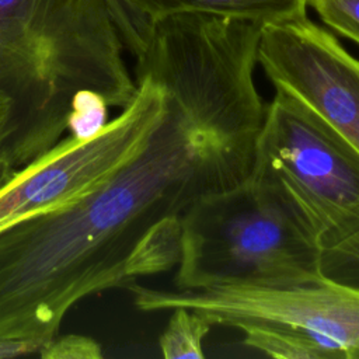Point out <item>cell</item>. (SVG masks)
I'll list each match as a JSON object with an SVG mask.
<instances>
[{
    "label": "cell",
    "instance_id": "cell-1",
    "mask_svg": "<svg viewBox=\"0 0 359 359\" xmlns=\"http://www.w3.org/2000/svg\"><path fill=\"white\" fill-rule=\"evenodd\" d=\"M105 0H0V88L14 104L11 164L21 170L67 132L73 98L123 109L136 80Z\"/></svg>",
    "mask_w": 359,
    "mask_h": 359
},
{
    "label": "cell",
    "instance_id": "cell-15",
    "mask_svg": "<svg viewBox=\"0 0 359 359\" xmlns=\"http://www.w3.org/2000/svg\"><path fill=\"white\" fill-rule=\"evenodd\" d=\"M38 352L36 346L22 341H0V358H13Z\"/></svg>",
    "mask_w": 359,
    "mask_h": 359
},
{
    "label": "cell",
    "instance_id": "cell-12",
    "mask_svg": "<svg viewBox=\"0 0 359 359\" xmlns=\"http://www.w3.org/2000/svg\"><path fill=\"white\" fill-rule=\"evenodd\" d=\"M307 7L332 32L359 45V0H307Z\"/></svg>",
    "mask_w": 359,
    "mask_h": 359
},
{
    "label": "cell",
    "instance_id": "cell-5",
    "mask_svg": "<svg viewBox=\"0 0 359 359\" xmlns=\"http://www.w3.org/2000/svg\"><path fill=\"white\" fill-rule=\"evenodd\" d=\"M135 80V98L97 135L60 139L0 188V230L93 191L140 149L163 114L164 97L150 74L136 72Z\"/></svg>",
    "mask_w": 359,
    "mask_h": 359
},
{
    "label": "cell",
    "instance_id": "cell-14",
    "mask_svg": "<svg viewBox=\"0 0 359 359\" xmlns=\"http://www.w3.org/2000/svg\"><path fill=\"white\" fill-rule=\"evenodd\" d=\"M14 135H15L14 104L11 98L4 91L0 90V157L4 158L8 164L13 154Z\"/></svg>",
    "mask_w": 359,
    "mask_h": 359
},
{
    "label": "cell",
    "instance_id": "cell-7",
    "mask_svg": "<svg viewBox=\"0 0 359 359\" xmlns=\"http://www.w3.org/2000/svg\"><path fill=\"white\" fill-rule=\"evenodd\" d=\"M151 22L172 14L206 13L275 22L307 15V0H128Z\"/></svg>",
    "mask_w": 359,
    "mask_h": 359
},
{
    "label": "cell",
    "instance_id": "cell-6",
    "mask_svg": "<svg viewBox=\"0 0 359 359\" xmlns=\"http://www.w3.org/2000/svg\"><path fill=\"white\" fill-rule=\"evenodd\" d=\"M257 62L276 90L297 98L359 150V59L307 15L261 27Z\"/></svg>",
    "mask_w": 359,
    "mask_h": 359
},
{
    "label": "cell",
    "instance_id": "cell-8",
    "mask_svg": "<svg viewBox=\"0 0 359 359\" xmlns=\"http://www.w3.org/2000/svg\"><path fill=\"white\" fill-rule=\"evenodd\" d=\"M170 311L172 314L158 339L161 355L165 359L205 358L202 341L212 324L202 314L188 307L177 306Z\"/></svg>",
    "mask_w": 359,
    "mask_h": 359
},
{
    "label": "cell",
    "instance_id": "cell-10",
    "mask_svg": "<svg viewBox=\"0 0 359 359\" xmlns=\"http://www.w3.org/2000/svg\"><path fill=\"white\" fill-rule=\"evenodd\" d=\"M116 24L123 46L135 59H139L149 42L151 21L137 11L128 0H105Z\"/></svg>",
    "mask_w": 359,
    "mask_h": 359
},
{
    "label": "cell",
    "instance_id": "cell-4",
    "mask_svg": "<svg viewBox=\"0 0 359 359\" xmlns=\"http://www.w3.org/2000/svg\"><path fill=\"white\" fill-rule=\"evenodd\" d=\"M252 171L286 192L323 250L359 231V150L282 90L266 104Z\"/></svg>",
    "mask_w": 359,
    "mask_h": 359
},
{
    "label": "cell",
    "instance_id": "cell-3",
    "mask_svg": "<svg viewBox=\"0 0 359 359\" xmlns=\"http://www.w3.org/2000/svg\"><path fill=\"white\" fill-rule=\"evenodd\" d=\"M126 286L140 310L188 307L212 325L238 330L245 346L275 359H349L359 339V292L323 276L285 286L167 290L133 280Z\"/></svg>",
    "mask_w": 359,
    "mask_h": 359
},
{
    "label": "cell",
    "instance_id": "cell-16",
    "mask_svg": "<svg viewBox=\"0 0 359 359\" xmlns=\"http://www.w3.org/2000/svg\"><path fill=\"white\" fill-rule=\"evenodd\" d=\"M18 170H14L4 158L0 157V188L7 184Z\"/></svg>",
    "mask_w": 359,
    "mask_h": 359
},
{
    "label": "cell",
    "instance_id": "cell-13",
    "mask_svg": "<svg viewBox=\"0 0 359 359\" xmlns=\"http://www.w3.org/2000/svg\"><path fill=\"white\" fill-rule=\"evenodd\" d=\"M39 356L46 359H98L102 356L100 344L84 335H55L45 342L39 351Z\"/></svg>",
    "mask_w": 359,
    "mask_h": 359
},
{
    "label": "cell",
    "instance_id": "cell-9",
    "mask_svg": "<svg viewBox=\"0 0 359 359\" xmlns=\"http://www.w3.org/2000/svg\"><path fill=\"white\" fill-rule=\"evenodd\" d=\"M320 273L334 283L359 292V231L339 244L323 250Z\"/></svg>",
    "mask_w": 359,
    "mask_h": 359
},
{
    "label": "cell",
    "instance_id": "cell-17",
    "mask_svg": "<svg viewBox=\"0 0 359 359\" xmlns=\"http://www.w3.org/2000/svg\"><path fill=\"white\" fill-rule=\"evenodd\" d=\"M349 359H359V339L356 341V344L352 346L351 352H349Z\"/></svg>",
    "mask_w": 359,
    "mask_h": 359
},
{
    "label": "cell",
    "instance_id": "cell-11",
    "mask_svg": "<svg viewBox=\"0 0 359 359\" xmlns=\"http://www.w3.org/2000/svg\"><path fill=\"white\" fill-rule=\"evenodd\" d=\"M108 105L95 93H79L72 102L67 132L76 139L86 140L97 135L107 125Z\"/></svg>",
    "mask_w": 359,
    "mask_h": 359
},
{
    "label": "cell",
    "instance_id": "cell-2",
    "mask_svg": "<svg viewBox=\"0 0 359 359\" xmlns=\"http://www.w3.org/2000/svg\"><path fill=\"white\" fill-rule=\"evenodd\" d=\"M323 248L309 223L271 178L252 171L209 195L181 219L178 290L220 285L304 283L321 278Z\"/></svg>",
    "mask_w": 359,
    "mask_h": 359
}]
</instances>
